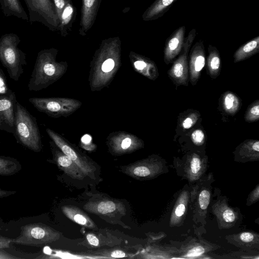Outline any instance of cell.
I'll return each mask as SVG.
<instances>
[{
	"mask_svg": "<svg viewBox=\"0 0 259 259\" xmlns=\"http://www.w3.org/2000/svg\"><path fill=\"white\" fill-rule=\"evenodd\" d=\"M91 137L89 135H86L82 138V141L85 144H88L91 142Z\"/></svg>",
	"mask_w": 259,
	"mask_h": 259,
	"instance_id": "ee69618b",
	"label": "cell"
},
{
	"mask_svg": "<svg viewBox=\"0 0 259 259\" xmlns=\"http://www.w3.org/2000/svg\"><path fill=\"white\" fill-rule=\"evenodd\" d=\"M240 240L244 243H250L255 239L254 234L249 232H244L239 235Z\"/></svg>",
	"mask_w": 259,
	"mask_h": 259,
	"instance_id": "836d02e7",
	"label": "cell"
},
{
	"mask_svg": "<svg viewBox=\"0 0 259 259\" xmlns=\"http://www.w3.org/2000/svg\"><path fill=\"white\" fill-rule=\"evenodd\" d=\"M203 164L200 158L196 155L193 156L188 164L187 173L191 178H198L202 173Z\"/></svg>",
	"mask_w": 259,
	"mask_h": 259,
	"instance_id": "d4e9b609",
	"label": "cell"
},
{
	"mask_svg": "<svg viewBox=\"0 0 259 259\" xmlns=\"http://www.w3.org/2000/svg\"><path fill=\"white\" fill-rule=\"evenodd\" d=\"M135 67L138 70H143L147 66L146 62L143 60H137L134 63Z\"/></svg>",
	"mask_w": 259,
	"mask_h": 259,
	"instance_id": "60d3db41",
	"label": "cell"
},
{
	"mask_svg": "<svg viewBox=\"0 0 259 259\" xmlns=\"http://www.w3.org/2000/svg\"><path fill=\"white\" fill-rule=\"evenodd\" d=\"M205 251L204 248L199 245H194L189 248L184 253L186 257H196L203 254Z\"/></svg>",
	"mask_w": 259,
	"mask_h": 259,
	"instance_id": "4dcf8cb0",
	"label": "cell"
},
{
	"mask_svg": "<svg viewBox=\"0 0 259 259\" xmlns=\"http://www.w3.org/2000/svg\"><path fill=\"white\" fill-rule=\"evenodd\" d=\"M114 66V61L112 58H108L102 64V69L104 72L111 71Z\"/></svg>",
	"mask_w": 259,
	"mask_h": 259,
	"instance_id": "e575fe53",
	"label": "cell"
},
{
	"mask_svg": "<svg viewBox=\"0 0 259 259\" xmlns=\"http://www.w3.org/2000/svg\"><path fill=\"white\" fill-rule=\"evenodd\" d=\"M16 193L15 191L7 190L0 188V198L14 195Z\"/></svg>",
	"mask_w": 259,
	"mask_h": 259,
	"instance_id": "ab89813d",
	"label": "cell"
},
{
	"mask_svg": "<svg viewBox=\"0 0 259 259\" xmlns=\"http://www.w3.org/2000/svg\"><path fill=\"white\" fill-rule=\"evenodd\" d=\"M0 130H3V131H4V128H3V126H2V123H1V121H0Z\"/></svg>",
	"mask_w": 259,
	"mask_h": 259,
	"instance_id": "f6af8a7d",
	"label": "cell"
},
{
	"mask_svg": "<svg viewBox=\"0 0 259 259\" xmlns=\"http://www.w3.org/2000/svg\"><path fill=\"white\" fill-rule=\"evenodd\" d=\"M191 138L194 144L200 145L204 142V134L201 130H196L192 133Z\"/></svg>",
	"mask_w": 259,
	"mask_h": 259,
	"instance_id": "1f68e13d",
	"label": "cell"
},
{
	"mask_svg": "<svg viewBox=\"0 0 259 259\" xmlns=\"http://www.w3.org/2000/svg\"><path fill=\"white\" fill-rule=\"evenodd\" d=\"M239 99L232 93H226L223 98V107L225 111L229 114L235 113L239 108Z\"/></svg>",
	"mask_w": 259,
	"mask_h": 259,
	"instance_id": "603a6c76",
	"label": "cell"
},
{
	"mask_svg": "<svg viewBox=\"0 0 259 259\" xmlns=\"http://www.w3.org/2000/svg\"><path fill=\"white\" fill-rule=\"evenodd\" d=\"M195 122L194 118L188 117L182 122V126L184 128L188 129L190 128Z\"/></svg>",
	"mask_w": 259,
	"mask_h": 259,
	"instance_id": "f35d334b",
	"label": "cell"
},
{
	"mask_svg": "<svg viewBox=\"0 0 259 259\" xmlns=\"http://www.w3.org/2000/svg\"><path fill=\"white\" fill-rule=\"evenodd\" d=\"M14 136L18 143L35 152L42 149L36 119L17 101L15 107Z\"/></svg>",
	"mask_w": 259,
	"mask_h": 259,
	"instance_id": "6da1fadb",
	"label": "cell"
},
{
	"mask_svg": "<svg viewBox=\"0 0 259 259\" xmlns=\"http://www.w3.org/2000/svg\"><path fill=\"white\" fill-rule=\"evenodd\" d=\"M177 0H155L144 12L142 17L144 21L155 20L167 12Z\"/></svg>",
	"mask_w": 259,
	"mask_h": 259,
	"instance_id": "9a60e30c",
	"label": "cell"
},
{
	"mask_svg": "<svg viewBox=\"0 0 259 259\" xmlns=\"http://www.w3.org/2000/svg\"><path fill=\"white\" fill-rule=\"evenodd\" d=\"M28 101L39 112L52 116L71 111L78 105L73 100L54 98L33 97Z\"/></svg>",
	"mask_w": 259,
	"mask_h": 259,
	"instance_id": "52a82bcc",
	"label": "cell"
},
{
	"mask_svg": "<svg viewBox=\"0 0 259 259\" xmlns=\"http://www.w3.org/2000/svg\"><path fill=\"white\" fill-rule=\"evenodd\" d=\"M15 95L7 84L5 73L0 66V96H12Z\"/></svg>",
	"mask_w": 259,
	"mask_h": 259,
	"instance_id": "484cf974",
	"label": "cell"
},
{
	"mask_svg": "<svg viewBox=\"0 0 259 259\" xmlns=\"http://www.w3.org/2000/svg\"><path fill=\"white\" fill-rule=\"evenodd\" d=\"M0 144H1V141H0Z\"/></svg>",
	"mask_w": 259,
	"mask_h": 259,
	"instance_id": "7dc6e473",
	"label": "cell"
},
{
	"mask_svg": "<svg viewBox=\"0 0 259 259\" xmlns=\"http://www.w3.org/2000/svg\"><path fill=\"white\" fill-rule=\"evenodd\" d=\"M20 235L12 239L16 244L38 246L53 242L60 236L59 233L50 226L42 223H30L20 228Z\"/></svg>",
	"mask_w": 259,
	"mask_h": 259,
	"instance_id": "277c9868",
	"label": "cell"
},
{
	"mask_svg": "<svg viewBox=\"0 0 259 259\" xmlns=\"http://www.w3.org/2000/svg\"><path fill=\"white\" fill-rule=\"evenodd\" d=\"M68 0H52L55 7L57 16L59 21L60 20L61 15ZM60 24V23H59Z\"/></svg>",
	"mask_w": 259,
	"mask_h": 259,
	"instance_id": "d6a6232c",
	"label": "cell"
},
{
	"mask_svg": "<svg viewBox=\"0 0 259 259\" xmlns=\"http://www.w3.org/2000/svg\"><path fill=\"white\" fill-rule=\"evenodd\" d=\"M21 165L16 158L10 156H0V176H9L21 170Z\"/></svg>",
	"mask_w": 259,
	"mask_h": 259,
	"instance_id": "ac0fdd59",
	"label": "cell"
},
{
	"mask_svg": "<svg viewBox=\"0 0 259 259\" xmlns=\"http://www.w3.org/2000/svg\"><path fill=\"white\" fill-rule=\"evenodd\" d=\"M125 255L124 252L121 250H116L113 251L111 254V256L113 257H123Z\"/></svg>",
	"mask_w": 259,
	"mask_h": 259,
	"instance_id": "7bdbcfd3",
	"label": "cell"
},
{
	"mask_svg": "<svg viewBox=\"0 0 259 259\" xmlns=\"http://www.w3.org/2000/svg\"><path fill=\"white\" fill-rule=\"evenodd\" d=\"M12 242V239L0 235V248H8Z\"/></svg>",
	"mask_w": 259,
	"mask_h": 259,
	"instance_id": "74e56055",
	"label": "cell"
},
{
	"mask_svg": "<svg viewBox=\"0 0 259 259\" xmlns=\"http://www.w3.org/2000/svg\"><path fill=\"white\" fill-rule=\"evenodd\" d=\"M17 102L16 95L0 96V121L4 131L15 133V107Z\"/></svg>",
	"mask_w": 259,
	"mask_h": 259,
	"instance_id": "30bf717a",
	"label": "cell"
},
{
	"mask_svg": "<svg viewBox=\"0 0 259 259\" xmlns=\"http://www.w3.org/2000/svg\"><path fill=\"white\" fill-rule=\"evenodd\" d=\"M66 215L76 223L86 226H91V223L88 219V218L84 214L80 212H70L68 209L65 210Z\"/></svg>",
	"mask_w": 259,
	"mask_h": 259,
	"instance_id": "4316f807",
	"label": "cell"
},
{
	"mask_svg": "<svg viewBox=\"0 0 259 259\" xmlns=\"http://www.w3.org/2000/svg\"><path fill=\"white\" fill-rule=\"evenodd\" d=\"M77 14V9L72 0H68L62 12L59 31L62 36H67L71 31Z\"/></svg>",
	"mask_w": 259,
	"mask_h": 259,
	"instance_id": "4fadbf2b",
	"label": "cell"
},
{
	"mask_svg": "<svg viewBox=\"0 0 259 259\" xmlns=\"http://www.w3.org/2000/svg\"><path fill=\"white\" fill-rule=\"evenodd\" d=\"M116 204L111 201H102L97 206V211L101 214H106L114 211Z\"/></svg>",
	"mask_w": 259,
	"mask_h": 259,
	"instance_id": "83f0119b",
	"label": "cell"
},
{
	"mask_svg": "<svg viewBox=\"0 0 259 259\" xmlns=\"http://www.w3.org/2000/svg\"><path fill=\"white\" fill-rule=\"evenodd\" d=\"M259 51V36L242 45L234 54V62L244 60Z\"/></svg>",
	"mask_w": 259,
	"mask_h": 259,
	"instance_id": "e0dca14e",
	"label": "cell"
},
{
	"mask_svg": "<svg viewBox=\"0 0 259 259\" xmlns=\"http://www.w3.org/2000/svg\"><path fill=\"white\" fill-rule=\"evenodd\" d=\"M185 31V26H181L176 29L166 39L164 59L167 64L171 62L180 53L184 42Z\"/></svg>",
	"mask_w": 259,
	"mask_h": 259,
	"instance_id": "8fae6325",
	"label": "cell"
},
{
	"mask_svg": "<svg viewBox=\"0 0 259 259\" xmlns=\"http://www.w3.org/2000/svg\"><path fill=\"white\" fill-rule=\"evenodd\" d=\"M220 222L224 224H231L235 222L237 215L235 211L228 206L221 207L217 212Z\"/></svg>",
	"mask_w": 259,
	"mask_h": 259,
	"instance_id": "cb8c5ba5",
	"label": "cell"
},
{
	"mask_svg": "<svg viewBox=\"0 0 259 259\" xmlns=\"http://www.w3.org/2000/svg\"><path fill=\"white\" fill-rule=\"evenodd\" d=\"M30 24L39 22L52 31H59L60 21L52 0H24Z\"/></svg>",
	"mask_w": 259,
	"mask_h": 259,
	"instance_id": "5b68a950",
	"label": "cell"
},
{
	"mask_svg": "<svg viewBox=\"0 0 259 259\" xmlns=\"http://www.w3.org/2000/svg\"><path fill=\"white\" fill-rule=\"evenodd\" d=\"M208 56L207 58V65L210 75L213 78L216 77L220 71L221 59L220 54L217 49L209 45L208 47Z\"/></svg>",
	"mask_w": 259,
	"mask_h": 259,
	"instance_id": "d6986e66",
	"label": "cell"
},
{
	"mask_svg": "<svg viewBox=\"0 0 259 259\" xmlns=\"http://www.w3.org/2000/svg\"><path fill=\"white\" fill-rule=\"evenodd\" d=\"M54 159L58 166L74 179H82L85 175L77 165L63 153L55 151Z\"/></svg>",
	"mask_w": 259,
	"mask_h": 259,
	"instance_id": "5bb4252c",
	"label": "cell"
},
{
	"mask_svg": "<svg viewBox=\"0 0 259 259\" xmlns=\"http://www.w3.org/2000/svg\"><path fill=\"white\" fill-rule=\"evenodd\" d=\"M205 64V51L203 41L196 42L192 48L190 56L191 81L194 84Z\"/></svg>",
	"mask_w": 259,
	"mask_h": 259,
	"instance_id": "7c38bea8",
	"label": "cell"
},
{
	"mask_svg": "<svg viewBox=\"0 0 259 259\" xmlns=\"http://www.w3.org/2000/svg\"><path fill=\"white\" fill-rule=\"evenodd\" d=\"M46 131L62 152L71 159L81 170L85 175L92 177L95 168L88 160L78 155L69 145L53 131L47 128Z\"/></svg>",
	"mask_w": 259,
	"mask_h": 259,
	"instance_id": "ba28073f",
	"label": "cell"
},
{
	"mask_svg": "<svg viewBox=\"0 0 259 259\" xmlns=\"http://www.w3.org/2000/svg\"><path fill=\"white\" fill-rule=\"evenodd\" d=\"M131 144H132L131 139L128 138H125L122 141V142L121 143V146L123 149H127L131 146Z\"/></svg>",
	"mask_w": 259,
	"mask_h": 259,
	"instance_id": "b9f144b4",
	"label": "cell"
},
{
	"mask_svg": "<svg viewBox=\"0 0 259 259\" xmlns=\"http://www.w3.org/2000/svg\"><path fill=\"white\" fill-rule=\"evenodd\" d=\"M259 198V186L257 185L250 193L249 197V202L251 204L255 202Z\"/></svg>",
	"mask_w": 259,
	"mask_h": 259,
	"instance_id": "d590c367",
	"label": "cell"
},
{
	"mask_svg": "<svg viewBox=\"0 0 259 259\" xmlns=\"http://www.w3.org/2000/svg\"><path fill=\"white\" fill-rule=\"evenodd\" d=\"M210 199V192L207 190H202L198 197V202L199 207L202 210H205L207 209Z\"/></svg>",
	"mask_w": 259,
	"mask_h": 259,
	"instance_id": "f546056e",
	"label": "cell"
},
{
	"mask_svg": "<svg viewBox=\"0 0 259 259\" xmlns=\"http://www.w3.org/2000/svg\"><path fill=\"white\" fill-rule=\"evenodd\" d=\"M0 8L6 17L14 16L29 21L28 16L19 0H0Z\"/></svg>",
	"mask_w": 259,
	"mask_h": 259,
	"instance_id": "2e32d148",
	"label": "cell"
},
{
	"mask_svg": "<svg viewBox=\"0 0 259 259\" xmlns=\"http://www.w3.org/2000/svg\"><path fill=\"white\" fill-rule=\"evenodd\" d=\"M86 237L90 244L95 246H98L99 244V241L96 236L93 234H88L87 235Z\"/></svg>",
	"mask_w": 259,
	"mask_h": 259,
	"instance_id": "8d00e7d4",
	"label": "cell"
},
{
	"mask_svg": "<svg viewBox=\"0 0 259 259\" xmlns=\"http://www.w3.org/2000/svg\"><path fill=\"white\" fill-rule=\"evenodd\" d=\"M158 166L148 163L139 164L135 165L132 169V174L140 178H149L158 173Z\"/></svg>",
	"mask_w": 259,
	"mask_h": 259,
	"instance_id": "44dd1931",
	"label": "cell"
},
{
	"mask_svg": "<svg viewBox=\"0 0 259 259\" xmlns=\"http://www.w3.org/2000/svg\"><path fill=\"white\" fill-rule=\"evenodd\" d=\"M20 41L19 36L13 33L5 34L0 38V61L10 78L16 81L27 65L26 54L18 48Z\"/></svg>",
	"mask_w": 259,
	"mask_h": 259,
	"instance_id": "7a4b0ae2",
	"label": "cell"
},
{
	"mask_svg": "<svg viewBox=\"0 0 259 259\" xmlns=\"http://www.w3.org/2000/svg\"><path fill=\"white\" fill-rule=\"evenodd\" d=\"M187 202V193L183 194L178 199L172 213L171 223L176 224L182 219L186 212Z\"/></svg>",
	"mask_w": 259,
	"mask_h": 259,
	"instance_id": "ffe728a7",
	"label": "cell"
},
{
	"mask_svg": "<svg viewBox=\"0 0 259 259\" xmlns=\"http://www.w3.org/2000/svg\"><path fill=\"white\" fill-rule=\"evenodd\" d=\"M57 50L55 49L40 51L28 84L29 91H38L47 87L59 74L58 64L55 61Z\"/></svg>",
	"mask_w": 259,
	"mask_h": 259,
	"instance_id": "3957f363",
	"label": "cell"
},
{
	"mask_svg": "<svg viewBox=\"0 0 259 259\" xmlns=\"http://www.w3.org/2000/svg\"><path fill=\"white\" fill-rule=\"evenodd\" d=\"M259 118V103L256 101L247 111L245 120L248 122L257 120Z\"/></svg>",
	"mask_w": 259,
	"mask_h": 259,
	"instance_id": "f1b7e54d",
	"label": "cell"
},
{
	"mask_svg": "<svg viewBox=\"0 0 259 259\" xmlns=\"http://www.w3.org/2000/svg\"><path fill=\"white\" fill-rule=\"evenodd\" d=\"M102 0H82L79 34L85 36L94 24Z\"/></svg>",
	"mask_w": 259,
	"mask_h": 259,
	"instance_id": "9c48e42d",
	"label": "cell"
},
{
	"mask_svg": "<svg viewBox=\"0 0 259 259\" xmlns=\"http://www.w3.org/2000/svg\"><path fill=\"white\" fill-rule=\"evenodd\" d=\"M259 142L250 141L245 143L241 147L239 154L243 157L249 158H258Z\"/></svg>",
	"mask_w": 259,
	"mask_h": 259,
	"instance_id": "7402d4cb",
	"label": "cell"
},
{
	"mask_svg": "<svg viewBox=\"0 0 259 259\" xmlns=\"http://www.w3.org/2000/svg\"><path fill=\"white\" fill-rule=\"evenodd\" d=\"M196 34L195 28H193L185 38L183 48L179 58L174 62L169 70V77L177 84H185L188 83L187 57L188 52Z\"/></svg>",
	"mask_w": 259,
	"mask_h": 259,
	"instance_id": "8992f818",
	"label": "cell"
},
{
	"mask_svg": "<svg viewBox=\"0 0 259 259\" xmlns=\"http://www.w3.org/2000/svg\"><path fill=\"white\" fill-rule=\"evenodd\" d=\"M1 230V226H0V230Z\"/></svg>",
	"mask_w": 259,
	"mask_h": 259,
	"instance_id": "bcb514c9",
	"label": "cell"
}]
</instances>
